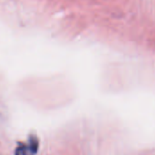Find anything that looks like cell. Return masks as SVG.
<instances>
[{
    "label": "cell",
    "instance_id": "1",
    "mask_svg": "<svg viewBox=\"0 0 155 155\" xmlns=\"http://www.w3.org/2000/svg\"><path fill=\"white\" fill-rule=\"evenodd\" d=\"M28 144H19L16 149L15 155H34L37 153L38 148V141L37 137H29Z\"/></svg>",
    "mask_w": 155,
    "mask_h": 155
}]
</instances>
